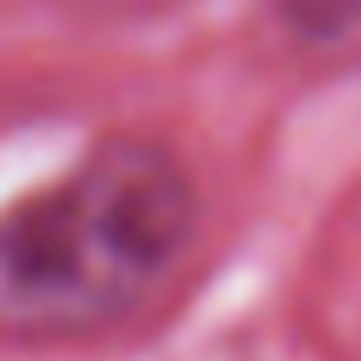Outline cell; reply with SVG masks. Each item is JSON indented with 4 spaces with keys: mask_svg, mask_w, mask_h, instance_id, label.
Wrapping results in <instances>:
<instances>
[{
    "mask_svg": "<svg viewBox=\"0 0 361 361\" xmlns=\"http://www.w3.org/2000/svg\"><path fill=\"white\" fill-rule=\"evenodd\" d=\"M197 186L152 141H102L0 214V338L68 344L141 316L186 265Z\"/></svg>",
    "mask_w": 361,
    "mask_h": 361,
    "instance_id": "cell-1",
    "label": "cell"
},
{
    "mask_svg": "<svg viewBox=\"0 0 361 361\" xmlns=\"http://www.w3.org/2000/svg\"><path fill=\"white\" fill-rule=\"evenodd\" d=\"M288 17L322 39H350L361 34V0H282Z\"/></svg>",
    "mask_w": 361,
    "mask_h": 361,
    "instance_id": "cell-2",
    "label": "cell"
}]
</instances>
